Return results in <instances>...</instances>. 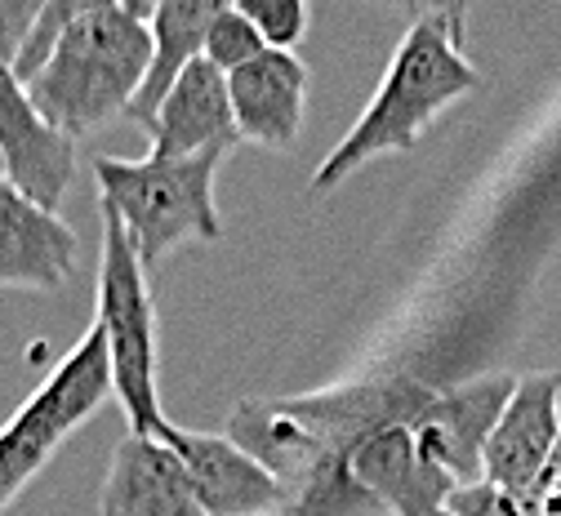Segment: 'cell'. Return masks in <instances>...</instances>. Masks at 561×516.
Listing matches in <instances>:
<instances>
[{
	"label": "cell",
	"instance_id": "2e32d148",
	"mask_svg": "<svg viewBox=\"0 0 561 516\" xmlns=\"http://www.w3.org/2000/svg\"><path fill=\"white\" fill-rule=\"evenodd\" d=\"M219 14V0H161L157 14H152V62H148V77H144V90L129 103V121L134 125H152L165 94L179 85V77L205 58V36H209V23Z\"/></svg>",
	"mask_w": 561,
	"mask_h": 516
},
{
	"label": "cell",
	"instance_id": "603a6c76",
	"mask_svg": "<svg viewBox=\"0 0 561 516\" xmlns=\"http://www.w3.org/2000/svg\"><path fill=\"white\" fill-rule=\"evenodd\" d=\"M437 516H450V512H446V507H442V512H437Z\"/></svg>",
	"mask_w": 561,
	"mask_h": 516
},
{
	"label": "cell",
	"instance_id": "6da1fadb",
	"mask_svg": "<svg viewBox=\"0 0 561 516\" xmlns=\"http://www.w3.org/2000/svg\"><path fill=\"white\" fill-rule=\"evenodd\" d=\"M459 23L463 10H437L414 19L410 32L401 36L383 85L375 90V99L366 103V112L357 116V125L343 134V142L317 165L308 192H330L339 187L353 170L392 157V152H410L450 103H459L463 94H472L481 85V71L463 58L459 49Z\"/></svg>",
	"mask_w": 561,
	"mask_h": 516
},
{
	"label": "cell",
	"instance_id": "3957f363",
	"mask_svg": "<svg viewBox=\"0 0 561 516\" xmlns=\"http://www.w3.org/2000/svg\"><path fill=\"white\" fill-rule=\"evenodd\" d=\"M228 152H201V157H157L121 161V157H94V183L107 214H116L144 267L174 254L183 241H219V205H215V179Z\"/></svg>",
	"mask_w": 561,
	"mask_h": 516
},
{
	"label": "cell",
	"instance_id": "8992f818",
	"mask_svg": "<svg viewBox=\"0 0 561 516\" xmlns=\"http://www.w3.org/2000/svg\"><path fill=\"white\" fill-rule=\"evenodd\" d=\"M107 397H112L107 334L94 321L77 339V347L54 365V375L19 405V414L5 427H0V512L32 485V477L54 459V450Z\"/></svg>",
	"mask_w": 561,
	"mask_h": 516
},
{
	"label": "cell",
	"instance_id": "e0dca14e",
	"mask_svg": "<svg viewBox=\"0 0 561 516\" xmlns=\"http://www.w3.org/2000/svg\"><path fill=\"white\" fill-rule=\"evenodd\" d=\"M85 10H90V0H45V5H41V19H36L32 36H27L23 54L14 58V77H19L23 90H27V85L41 77V71L49 67V58H54V49L62 45L67 27H72Z\"/></svg>",
	"mask_w": 561,
	"mask_h": 516
},
{
	"label": "cell",
	"instance_id": "30bf717a",
	"mask_svg": "<svg viewBox=\"0 0 561 516\" xmlns=\"http://www.w3.org/2000/svg\"><path fill=\"white\" fill-rule=\"evenodd\" d=\"M174 450L187 463L196 507L205 516H280L299 503L286 481H276L263 463H254L241 446H232L228 436L179 427Z\"/></svg>",
	"mask_w": 561,
	"mask_h": 516
},
{
	"label": "cell",
	"instance_id": "4fadbf2b",
	"mask_svg": "<svg viewBox=\"0 0 561 516\" xmlns=\"http://www.w3.org/2000/svg\"><path fill=\"white\" fill-rule=\"evenodd\" d=\"M148 134H152V152L174 157V161L201 157V152H232L241 134H237V116H232L228 77L215 62L196 58L179 77V85L165 94Z\"/></svg>",
	"mask_w": 561,
	"mask_h": 516
},
{
	"label": "cell",
	"instance_id": "7c38bea8",
	"mask_svg": "<svg viewBox=\"0 0 561 516\" xmlns=\"http://www.w3.org/2000/svg\"><path fill=\"white\" fill-rule=\"evenodd\" d=\"M77 232L0 174V285L58 289L77 272Z\"/></svg>",
	"mask_w": 561,
	"mask_h": 516
},
{
	"label": "cell",
	"instance_id": "d6986e66",
	"mask_svg": "<svg viewBox=\"0 0 561 516\" xmlns=\"http://www.w3.org/2000/svg\"><path fill=\"white\" fill-rule=\"evenodd\" d=\"M446 512L450 516H543V503H539V490H504V485L477 481V485H459L446 498Z\"/></svg>",
	"mask_w": 561,
	"mask_h": 516
},
{
	"label": "cell",
	"instance_id": "44dd1931",
	"mask_svg": "<svg viewBox=\"0 0 561 516\" xmlns=\"http://www.w3.org/2000/svg\"><path fill=\"white\" fill-rule=\"evenodd\" d=\"M45 0H0V62H10L23 54Z\"/></svg>",
	"mask_w": 561,
	"mask_h": 516
},
{
	"label": "cell",
	"instance_id": "9c48e42d",
	"mask_svg": "<svg viewBox=\"0 0 561 516\" xmlns=\"http://www.w3.org/2000/svg\"><path fill=\"white\" fill-rule=\"evenodd\" d=\"M561 440V375H522L485 446V481L504 490H543Z\"/></svg>",
	"mask_w": 561,
	"mask_h": 516
},
{
	"label": "cell",
	"instance_id": "ac0fdd59",
	"mask_svg": "<svg viewBox=\"0 0 561 516\" xmlns=\"http://www.w3.org/2000/svg\"><path fill=\"white\" fill-rule=\"evenodd\" d=\"M263 54H267V45L254 32V23L237 5H219L215 23H209V36H205V62H215L224 77H232V71H241L245 62H254Z\"/></svg>",
	"mask_w": 561,
	"mask_h": 516
},
{
	"label": "cell",
	"instance_id": "ba28073f",
	"mask_svg": "<svg viewBox=\"0 0 561 516\" xmlns=\"http://www.w3.org/2000/svg\"><path fill=\"white\" fill-rule=\"evenodd\" d=\"M0 174L45 209H58L77 174V142L45 125L10 62H0Z\"/></svg>",
	"mask_w": 561,
	"mask_h": 516
},
{
	"label": "cell",
	"instance_id": "52a82bcc",
	"mask_svg": "<svg viewBox=\"0 0 561 516\" xmlns=\"http://www.w3.org/2000/svg\"><path fill=\"white\" fill-rule=\"evenodd\" d=\"M517 392V375H477L428 401V410L410 423L419 450L459 490L485 481V446L495 436L504 405Z\"/></svg>",
	"mask_w": 561,
	"mask_h": 516
},
{
	"label": "cell",
	"instance_id": "277c9868",
	"mask_svg": "<svg viewBox=\"0 0 561 516\" xmlns=\"http://www.w3.org/2000/svg\"><path fill=\"white\" fill-rule=\"evenodd\" d=\"M112 360V397L125 405L129 432L170 440L179 427L161 410L157 392V299L148 267L138 259L129 232L116 214L103 209V250H99V317Z\"/></svg>",
	"mask_w": 561,
	"mask_h": 516
},
{
	"label": "cell",
	"instance_id": "5b68a950",
	"mask_svg": "<svg viewBox=\"0 0 561 516\" xmlns=\"http://www.w3.org/2000/svg\"><path fill=\"white\" fill-rule=\"evenodd\" d=\"M437 388L419 383L410 375H379L366 383H347V388H325L308 397H286L276 401L299 432V446L308 450L304 459L312 463V498L325 494L330 485H347V463L353 455L375 440L379 432L410 427L419 414L428 410Z\"/></svg>",
	"mask_w": 561,
	"mask_h": 516
},
{
	"label": "cell",
	"instance_id": "9a60e30c",
	"mask_svg": "<svg viewBox=\"0 0 561 516\" xmlns=\"http://www.w3.org/2000/svg\"><path fill=\"white\" fill-rule=\"evenodd\" d=\"M308 62L295 54L267 49L263 58L245 62L228 77L232 94V116L237 134L263 147H290L304 129V107H308Z\"/></svg>",
	"mask_w": 561,
	"mask_h": 516
},
{
	"label": "cell",
	"instance_id": "8fae6325",
	"mask_svg": "<svg viewBox=\"0 0 561 516\" xmlns=\"http://www.w3.org/2000/svg\"><path fill=\"white\" fill-rule=\"evenodd\" d=\"M99 516H205L196 507V490L187 463L170 440L125 432L112 450Z\"/></svg>",
	"mask_w": 561,
	"mask_h": 516
},
{
	"label": "cell",
	"instance_id": "7a4b0ae2",
	"mask_svg": "<svg viewBox=\"0 0 561 516\" xmlns=\"http://www.w3.org/2000/svg\"><path fill=\"white\" fill-rule=\"evenodd\" d=\"M152 14L157 5L90 0V10L67 27L49 67L27 85L45 125L77 142L81 134L129 112L152 62Z\"/></svg>",
	"mask_w": 561,
	"mask_h": 516
},
{
	"label": "cell",
	"instance_id": "ffe728a7",
	"mask_svg": "<svg viewBox=\"0 0 561 516\" xmlns=\"http://www.w3.org/2000/svg\"><path fill=\"white\" fill-rule=\"evenodd\" d=\"M237 10L254 23L263 45L280 49V54H295V45L308 32V5H304V0H241Z\"/></svg>",
	"mask_w": 561,
	"mask_h": 516
},
{
	"label": "cell",
	"instance_id": "5bb4252c",
	"mask_svg": "<svg viewBox=\"0 0 561 516\" xmlns=\"http://www.w3.org/2000/svg\"><path fill=\"white\" fill-rule=\"evenodd\" d=\"M347 485L370 494L392 516H437L455 485L428 463L410 427L379 432L347 463Z\"/></svg>",
	"mask_w": 561,
	"mask_h": 516
},
{
	"label": "cell",
	"instance_id": "7402d4cb",
	"mask_svg": "<svg viewBox=\"0 0 561 516\" xmlns=\"http://www.w3.org/2000/svg\"><path fill=\"white\" fill-rule=\"evenodd\" d=\"M539 503H543V516H561V477H548L543 481Z\"/></svg>",
	"mask_w": 561,
	"mask_h": 516
}]
</instances>
